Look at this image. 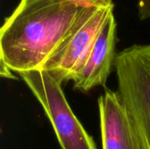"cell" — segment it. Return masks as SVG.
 <instances>
[{
	"instance_id": "obj_1",
	"label": "cell",
	"mask_w": 150,
	"mask_h": 149,
	"mask_svg": "<svg viewBox=\"0 0 150 149\" xmlns=\"http://www.w3.org/2000/svg\"><path fill=\"white\" fill-rule=\"evenodd\" d=\"M112 0H20L0 30V63L20 74L41 69L50 56Z\"/></svg>"
},
{
	"instance_id": "obj_2",
	"label": "cell",
	"mask_w": 150,
	"mask_h": 149,
	"mask_svg": "<svg viewBox=\"0 0 150 149\" xmlns=\"http://www.w3.org/2000/svg\"><path fill=\"white\" fill-rule=\"evenodd\" d=\"M47 116L62 149H97L69 106L62 83L43 69L18 74Z\"/></svg>"
},
{
	"instance_id": "obj_3",
	"label": "cell",
	"mask_w": 150,
	"mask_h": 149,
	"mask_svg": "<svg viewBox=\"0 0 150 149\" xmlns=\"http://www.w3.org/2000/svg\"><path fill=\"white\" fill-rule=\"evenodd\" d=\"M114 67L117 91L150 149V44L123 49Z\"/></svg>"
},
{
	"instance_id": "obj_4",
	"label": "cell",
	"mask_w": 150,
	"mask_h": 149,
	"mask_svg": "<svg viewBox=\"0 0 150 149\" xmlns=\"http://www.w3.org/2000/svg\"><path fill=\"white\" fill-rule=\"evenodd\" d=\"M113 9V2L100 7L81 28L59 47L41 69L62 84L73 81L83 68L101 27Z\"/></svg>"
},
{
	"instance_id": "obj_5",
	"label": "cell",
	"mask_w": 150,
	"mask_h": 149,
	"mask_svg": "<svg viewBox=\"0 0 150 149\" xmlns=\"http://www.w3.org/2000/svg\"><path fill=\"white\" fill-rule=\"evenodd\" d=\"M102 149H149L118 91L98 99Z\"/></svg>"
},
{
	"instance_id": "obj_6",
	"label": "cell",
	"mask_w": 150,
	"mask_h": 149,
	"mask_svg": "<svg viewBox=\"0 0 150 149\" xmlns=\"http://www.w3.org/2000/svg\"><path fill=\"white\" fill-rule=\"evenodd\" d=\"M113 11H110L101 27L83 68L73 79L76 90L87 92L98 86H104L111 74L117 54V23Z\"/></svg>"
},
{
	"instance_id": "obj_7",
	"label": "cell",
	"mask_w": 150,
	"mask_h": 149,
	"mask_svg": "<svg viewBox=\"0 0 150 149\" xmlns=\"http://www.w3.org/2000/svg\"><path fill=\"white\" fill-rule=\"evenodd\" d=\"M138 17L140 20L150 18V0H138Z\"/></svg>"
},
{
	"instance_id": "obj_8",
	"label": "cell",
	"mask_w": 150,
	"mask_h": 149,
	"mask_svg": "<svg viewBox=\"0 0 150 149\" xmlns=\"http://www.w3.org/2000/svg\"><path fill=\"white\" fill-rule=\"evenodd\" d=\"M0 71H1V76L3 77H7V78H11V79H15V76L12 75V71L7 68L5 65L1 64V68H0Z\"/></svg>"
}]
</instances>
